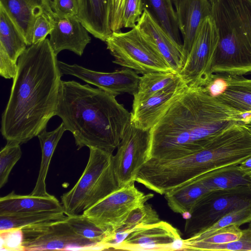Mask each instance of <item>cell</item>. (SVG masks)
<instances>
[{"instance_id":"cell-6","label":"cell","mask_w":251,"mask_h":251,"mask_svg":"<svg viewBox=\"0 0 251 251\" xmlns=\"http://www.w3.org/2000/svg\"><path fill=\"white\" fill-rule=\"evenodd\" d=\"M105 42L115 58L113 63L138 74L174 72L159 52L142 37L136 26L127 32H112Z\"/></svg>"},{"instance_id":"cell-17","label":"cell","mask_w":251,"mask_h":251,"mask_svg":"<svg viewBox=\"0 0 251 251\" xmlns=\"http://www.w3.org/2000/svg\"><path fill=\"white\" fill-rule=\"evenodd\" d=\"M27 45L22 33L0 6V75L6 79L13 78L20 56Z\"/></svg>"},{"instance_id":"cell-15","label":"cell","mask_w":251,"mask_h":251,"mask_svg":"<svg viewBox=\"0 0 251 251\" xmlns=\"http://www.w3.org/2000/svg\"><path fill=\"white\" fill-rule=\"evenodd\" d=\"M211 96L243 114V125L251 128V79L220 73Z\"/></svg>"},{"instance_id":"cell-26","label":"cell","mask_w":251,"mask_h":251,"mask_svg":"<svg viewBox=\"0 0 251 251\" xmlns=\"http://www.w3.org/2000/svg\"><path fill=\"white\" fill-rule=\"evenodd\" d=\"M144 9H147L177 43L182 45L180 37L178 20L172 0H142Z\"/></svg>"},{"instance_id":"cell-24","label":"cell","mask_w":251,"mask_h":251,"mask_svg":"<svg viewBox=\"0 0 251 251\" xmlns=\"http://www.w3.org/2000/svg\"><path fill=\"white\" fill-rule=\"evenodd\" d=\"M212 10V7L207 0H189L181 31L183 40L181 69L190 51L201 23L206 17L211 16Z\"/></svg>"},{"instance_id":"cell-40","label":"cell","mask_w":251,"mask_h":251,"mask_svg":"<svg viewBox=\"0 0 251 251\" xmlns=\"http://www.w3.org/2000/svg\"><path fill=\"white\" fill-rule=\"evenodd\" d=\"M173 3L175 7L178 23L179 30H182L186 13L188 7L189 0H172Z\"/></svg>"},{"instance_id":"cell-42","label":"cell","mask_w":251,"mask_h":251,"mask_svg":"<svg viewBox=\"0 0 251 251\" xmlns=\"http://www.w3.org/2000/svg\"><path fill=\"white\" fill-rule=\"evenodd\" d=\"M211 5L212 7L215 4L218 0H207Z\"/></svg>"},{"instance_id":"cell-38","label":"cell","mask_w":251,"mask_h":251,"mask_svg":"<svg viewBox=\"0 0 251 251\" xmlns=\"http://www.w3.org/2000/svg\"><path fill=\"white\" fill-rule=\"evenodd\" d=\"M51 8L59 17L76 16L78 13V0H50Z\"/></svg>"},{"instance_id":"cell-30","label":"cell","mask_w":251,"mask_h":251,"mask_svg":"<svg viewBox=\"0 0 251 251\" xmlns=\"http://www.w3.org/2000/svg\"><path fill=\"white\" fill-rule=\"evenodd\" d=\"M240 226L232 225L219 229L209 235L197 240L183 239V251H197L201 246L207 244H223L236 241L242 235Z\"/></svg>"},{"instance_id":"cell-23","label":"cell","mask_w":251,"mask_h":251,"mask_svg":"<svg viewBox=\"0 0 251 251\" xmlns=\"http://www.w3.org/2000/svg\"><path fill=\"white\" fill-rule=\"evenodd\" d=\"M66 130L65 126L62 122L55 129L50 132L47 131L46 129L38 135L41 148L42 158L38 178L30 195L41 197L50 195L46 190V179L54 151Z\"/></svg>"},{"instance_id":"cell-4","label":"cell","mask_w":251,"mask_h":251,"mask_svg":"<svg viewBox=\"0 0 251 251\" xmlns=\"http://www.w3.org/2000/svg\"><path fill=\"white\" fill-rule=\"evenodd\" d=\"M211 16L219 34L212 73L251 74V0H218Z\"/></svg>"},{"instance_id":"cell-18","label":"cell","mask_w":251,"mask_h":251,"mask_svg":"<svg viewBox=\"0 0 251 251\" xmlns=\"http://www.w3.org/2000/svg\"><path fill=\"white\" fill-rule=\"evenodd\" d=\"M54 24L49 40L55 54L67 50L81 56L91 37L77 17H61L54 14Z\"/></svg>"},{"instance_id":"cell-9","label":"cell","mask_w":251,"mask_h":251,"mask_svg":"<svg viewBox=\"0 0 251 251\" xmlns=\"http://www.w3.org/2000/svg\"><path fill=\"white\" fill-rule=\"evenodd\" d=\"M219 42V34L211 16L201 23L190 51L178 73L188 87H203L213 73L212 65Z\"/></svg>"},{"instance_id":"cell-22","label":"cell","mask_w":251,"mask_h":251,"mask_svg":"<svg viewBox=\"0 0 251 251\" xmlns=\"http://www.w3.org/2000/svg\"><path fill=\"white\" fill-rule=\"evenodd\" d=\"M209 191L200 182L193 180L169 191L164 197L173 212L181 214L188 213L190 216Z\"/></svg>"},{"instance_id":"cell-16","label":"cell","mask_w":251,"mask_h":251,"mask_svg":"<svg viewBox=\"0 0 251 251\" xmlns=\"http://www.w3.org/2000/svg\"><path fill=\"white\" fill-rule=\"evenodd\" d=\"M136 27L142 37L159 52L172 70L179 73L182 67V45L175 41L146 9Z\"/></svg>"},{"instance_id":"cell-11","label":"cell","mask_w":251,"mask_h":251,"mask_svg":"<svg viewBox=\"0 0 251 251\" xmlns=\"http://www.w3.org/2000/svg\"><path fill=\"white\" fill-rule=\"evenodd\" d=\"M150 129L136 127L131 121L113 156L114 173L119 188L134 183L144 164L149 160Z\"/></svg>"},{"instance_id":"cell-37","label":"cell","mask_w":251,"mask_h":251,"mask_svg":"<svg viewBox=\"0 0 251 251\" xmlns=\"http://www.w3.org/2000/svg\"><path fill=\"white\" fill-rule=\"evenodd\" d=\"M1 250L23 251V234L21 229H12L0 231Z\"/></svg>"},{"instance_id":"cell-14","label":"cell","mask_w":251,"mask_h":251,"mask_svg":"<svg viewBox=\"0 0 251 251\" xmlns=\"http://www.w3.org/2000/svg\"><path fill=\"white\" fill-rule=\"evenodd\" d=\"M188 86L180 77L174 83L132 106L131 121L137 127L151 129L185 92Z\"/></svg>"},{"instance_id":"cell-36","label":"cell","mask_w":251,"mask_h":251,"mask_svg":"<svg viewBox=\"0 0 251 251\" xmlns=\"http://www.w3.org/2000/svg\"><path fill=\"white\" fill-rule=\"evenodd\" d=\"M54 26V16L45 13L39 16L33 26L32 44H36L46 39V36L51 33Z\"/></svg>"},{"instance_id":"cell-3","label":"cell","mask_w":251,"mask_h":251,"mask_svg":"<svg viewBox=\"0 0 251 251\" xmlns=\"http://www.w3.org/2000/svg\"><path fill=\"white\" fill-rule=\"evenodd\" d=\"M115 96L88 84L62 80L56 116L79 150L95 148L113 153L131 122V113Z\"/></svg>"},{"instance_id":"cell-5","label":"cell","mask_w":251,"mask_h":251,"mask_svg":"<svg viewBox=\"0 0 251 251\" xmlns=\"http://www.w3.org/2000/svg\"><path fill=\"white\" fill-rule=\"evenodd\" d=\"M86 166L75 186L61 197L65 214H80L119 189L116 178L113 154L89 148Z\"/></svg>"},{"instance_id":"cell-2","label":"cell","mask_w":251,"mask_h":251,"mask_svg":"<svg viewBox=\"0 0 251 251\" xmlns=\"http://www.w3.org/2000/svg\"><path fill=\"white\" fill-rule=\"evenodd\" d=\"M243 114L209 95L202 87L187 88L150 129L149 159H174L202 150L209 139Z\"/></svg>"},{"instance_id":"cell-27","label":"cell","mask_w":251,"mask_h":251,"mask_svg":"<svg viewBox=\"0 0 251 251\" xmlns=\"http://www.w3.org/2000/svg\"><path fill=\"white\" fill-rule=\"evenodd\" d=\"M64 211H49L0 215V231L21 229L30 225L65 220Z\"/></svg>"},{"instance_id":"cell-35","label":"cell","mask_w":251,"mask_h":251,"mask_svg":"<svg viewBox=\"0 0 251 251\" xmlns=\"http://www.w3.org/2000/svg\"><path fill=\"white\" fill-rule=\"evenodd\" d=\"M144 10L142 0H125L122 17V27H134Z\"/></svg>"},{"instance_id":"cell-8","label":"cell","mask_w":251,"mask_h":251,"mask_svg":"<svg viewBox=\"0 0 251 251\" xmlns=\"http://www.w3.org/2000/svg\"><path fill=\"white\" fill-rule=\"evenodd\" d=\"M67 219L21 228L23 251L103 250L98 243L76 233Z\"/></svg>"},{"instance_id":"cell-1","label":"cell","mask_w":251,"mask_h":251,"mask_svg":"<svg viewBox=\"0 0 251 251\" xmlns=\"http://www.w3.org/2000/svg\"><path fill=\"white\" fill-rule=\"evenodd\" d=\"M1 132L21 144L46 129L56 115L62 74L49 39L29 46L18 59Z\"/></svg>"},{"instance_id":"cell-28","label":"cell","mask_w":251,"mask_h":251,"mask_svg":"<svg viewBox=\"0 0 251 251\" xmlns=\"http://www.w3.org/2000/svg\"><path fill=\"white\" fill-rule=\"evenodd\" d=\"M180 77L175 72H155L140 76L137 92L133 95L132 106L146 100L149 97L174 83Z\"/></svg>"},{"instance_id":"cell-25","label":"cell","mask_w":251,"mask_h":251,"mask_svg":"<svg viewBox=\"0 0 251 251\" xmlns=\"http://www.w3.org/2000/svg\"><path fill=\"white\" fill-rule=\"evenodd\" d=\"M193 180L200 182L210 191L251 185V179L245 175L239 165L218 169Z\"/></svg>"},{"instance_id":"cell-7","label":"cell","mask_w":251,"mask_h":251,"mask_svg":"<svg viewBox=\"0 0 251 251\" xmlns=\"http://www.w3.org/2000/svg\"><path fill=\"white\" fill-rule=\"evenodd\" d=\"M249 207L251 185L209 191L186 219L184 231L191 236L231 212Z\"/></svg>"},{"instance_id":"cell-20","label":"cell","mask_w":251,"mask_h":251,"mask_svg":"<svg viewBox=\"0 0 251 251\" xmlns=\"http://www.w3.org/2000/svg\"><path fill=\"white\" fill-rule=\"evenodd\" d=\"M78 1V19L93 36L105 42L112 33L109 22V0Z\"/></svg>"},{"instance_id":"cell-19","label":"cell","mask_w":251,"mask_h":251,"mask_svg":"<svg viewBox=\"0 0 251 251\" xmlns=\"http://www.w3.org/2000/svg\"><path fill=\"white\" fill-rule=\"evenodd\" d=\"M2 6L23 36L27 46L32 44L33 26L43 13L54 16L50 0H0Z\"/></svg>"},{"instance_id":"cell-43","label":"cell","mask_w":251,"mask_h":251,"mask_svg":"<svg viewBox=\"0 0 251 251\" xmlns=\"http://www.w3.org/2000/svg\"><path fill=\"white\" fill-rule=\"evenodd\" d=\"M250 129H251V128Z\"/></svg>"},{"instance_id":"cell-33","label":"cell","mask_w":251,"mask_h":251,"mask_svg":"<svg viewBox=\"0 0 251 251\" xmlns=\"http://www.w3.org/2000/svg\"><path fill=\"white\" fill-rule=\"evenodd\" d=\"M22 151L20 144L7 142L0 152V188L7 183L9 175L14 165L20 159Z\"/></svg>"},{"instance_id":"cell-39","label":"cell","mask_w":251,"mask_h":251,"mask_svg":"<svg viewBox=\"0 0 251 251\" xmlns=\"http://www.w3.org/2000/svg\"><path fill=\"white\" fill-rule=\"evenodd\" d=\"M125 0H109V22L112 32L120 31L122 29V17Z\"/></svg>"},{"instance_id":"cell-29","label":"cell","mask_w":251,"mask_h":251,"mask_svg":"<svg viewBox=\"0 0 251 251\" xmlns=\"http://www.w3.org/2000/svg\"><path fill=\"white\" fill-rule=\"evenodd\" d=\"M67 221L76 233L98 243L103 250L108 249L115 237V232L103 229L82 213L68 216Z\"/></svg>"},{"instance_id":"cell-12","label":"cell","mask_w":251,"mask_h":251,"mask_svg":"<svg viewBox=\"0 0 251 251\" xmlns=\"http://www.w3.org/2000/svg\"><path fill=\"white\" fill-rule=\"evenodd\" d=\"M183 239L179 230L163 221L138 227L130 232L113 249L127 251L182 250Z\"/></svg>"},{"instance_id":"cell-34","label":"cell","mask_w":251,"mask_h":251,"mask_svg":"<svg viewBox=\"0 0 251 251\" xmlns=\"http://www.w3.org/2000/svg\"><path fill=\"white\" fill-rule=\"evenodd\" d=\"M248 228L242 229L241 237L234 241L223 244H207L199 247L197 251H251V223Z\"/></svg>"},{"instance_id":"cell-31","label":"cell","mask_w":251,"mask_h":251,"mask_svg":"<svg viewBox=\"0 0 251 251\" xmlns=\"http://www.w3.org/2000/svg\"><path fill=\"white\" fill-rule=\"evenodd\" d=\"M160 221L156 210L149 204H143L131 211L121 228L115 231L125 238L138 227L146 226Z\"/></svg>"},{"instance_id":"cell-10","label":"cell","mask_w":251,"mask_h":251,"mask_svg":"<svg viewBox=\"0 0 251 251\" xmlns=\"http://www.w3.org/2000/svg\"><path fill=\"white\" fill-rule=\"evenodd\" d=\"M153 196L152 193L145 194L132 183L120 188L82 214L103 229L115 232L132 210Z\"/></svg>"},{"instance_id":"cell-13","label":"cell","mask_w":251,"mask_h":251,"mask_svg":"<svg viewBox=\"0 0 251 251\" xmlns=\"http://www.w3.org/2000/svg\"><path fill=\"white\" fill-rule=\"evenodd\" d=\"M58 64L62 75L75 76L115 97L124 93L133 96L137 91L140 76L132 69L105 73L93 71L76 64L71 65L60 61H58Z\"/></svg>"},{"instance_id":"cell-32","label":"cell","mask_w":251,"mask_h":251,"mask_svg":"<svg viewBox=\"0 0 251 251\" xmlns=\"http://www.w3.org/2000/svg\"><path fill=\"white\" fill-rule=\"evenodd\" d=\"M250 222H251V207L243 208L226 215L209 227L187 238L191 240H199L222 228L232 225L240 226Z\"/></svg>"},{"instance_id":"cell-21","label":"cell","mask_w":251,"mask_h":251,"mask_svg":"<svg viewBox=\"0 0 251 251\" xmlns=\"http://www.w3.org/2000/svg\"><path fill=\"white\" fill-rule=\"evenodd\" d=\"M49 211L64 212L62 203L51 195L45 197L21 195L12 191L0 198V215Z\"/></svg>"},{"instance_id":"cell-41","label":"cell","mask_w":251,"mask_h":251,"mask_svg":"<svg viewBox=\"0 0 251 251\" xmlns=\"http://www.w3.org/2000/svg\"><path fill=\"white\" fill-rule=\"evenodd\" d=\"M243 173L251 179V156L239 164Z\"/></svg>"}]
</instances>
